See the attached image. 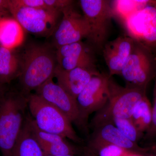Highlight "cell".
Masks as SVG:
<instances>
[{"label":"cell","mask_w":156,"mask_h":156,"mask_svg":"<svg viewBox=\"0 0 156 156\" xmlns=\"http://www.w3.org/2000/svg\"><path fill=\"white\" fill-rule=\"evenodd\" d=\"M50 78L35 90V94L64 114L71 122L79 127L76 100Z\"/></svg>","instance_id":"obj_12"},{"label":"cell","mask_w":156,"mask_h":156,"mask_svg":"<svg viewBox=\"0 0 156 156\" xmlns=\"http://www.w3.org/2000/svg\"><path fill=\"white\" fill-rule=\"evenodd\" d=\"M144 155H143L139 154L133 153L129 152L128 153V154H127V155H126V156H144Z\"/></svg>","instance_id":"obj_32"},{"label":"cell","mask_w":156,"mask_h":156,"mask_svg":"<svg viewBox=\"0 0 156 156\" xmlns=\"http://www.w3.org/2000/svg\"><path fill=\"white\" fill-rule=\"evenodd\" d=\"M105 144L117 146L133 153L144 155L147 147H143L128 139L113 124H107L92 129V134L87 137L86 146L90 149Z\"/></svg>","instance_id":"obj_11"},{"label":"cell","mask_w":156,"mask_h":156,"mask_svg":"<svg viewBox=\"0 0 156 156\" xmlns=\"http://www.w3.org/2000/svg\"><path fill=\"white\" fill-rule=\"evenodd\" d=\"M98 71L78 68L66 70L56 65L53 77L58 85L76 100L79 94L89 83L93 76L99 74Z\"/></svg>","instance_id":"obj_14"},{"label":"cell","mask_w":156,"mask_h":156,"mask_svg":"<svg viewBox=\"0 0 156 156\" xmlns=\"http://www.w3.org/2000/svg\"><path fill=\"white\" fill-rule=\"evenodd\" d=\"M21 59L19 78L20 92L27 96L35 91L50 78H53L57 65L56 52L46 45L31 44Z\"/></svg>","instance_id":"obj_1"},{"label":"cell","mask_w":156,"mask_h":156,"mask_svg":"<svg viewBox=\"0 0 156 156\" xmlns=\"http://www.w3.org/2000/svg\"><path fill=\"white\" fill-rule=\"evenodd\" d=\"M28 97L20 92H6L0 96V151L11 156L28 114Z\"/></svg>","instance_id":"obj_2"},{"label":"cell","mask_w":156,"mask_h":156,"mask_svg":"<svg viewBox=\"0 0 156 156\" xmlns=\"http://www.w3.org/2000/svg\"></svg>","instance_id":"obj_36"},{"label":"cell","mask_w":156,"mask_h":156,"mask_svg":"<svg viewBox=\"0 0 156 156\" xmlns=\"http://www.w3.org/2000/svg\"><path fill=\"white\" fill-rule=\"evenodd\" d=\"M28 100L29 112L40 130L58 134L76 143L84 142L73 128L69 120L58 109L35 93L30 94Z\"/></svg>","instance_id":"obj_4"},{"label":"cell","mask_w":156,"mask_h":156,"mask_svg":"<svg viewBox=\"0 0 156 156\" xmlns=\"http://www.w3.org/2000/svg\"><path fill=\"white\" fill-rule=\"evenodd\" d=\"M44 156H78L75 155H51L47 154H44Z\"/></svg>","instance_id":"obj_33"},{"label":"cell","mask_w":156,"mask_h":156,"mask_svg":"<svg viewBox=\"0 0 156 156\" xmlns=\"http://www.w3.org/2000/svg\"><path fill=\"white\" fill-rule=\"evenodd\" d=\"M6 89L5 86L0 84V96L6 92Z\"/></svg>","instance_id":"obj_31"},{"label":"cell","mask_w":156,"mask_h":156,"mask_svg":"<svg viewBox=\"0 0 156 156\" xmlns=\"http://www.w3.org/2000/svg\"><path fill=\"white\" fill-rule=\"evenodd\" d=\"M10 14L21 27L30 33L46 36L53 33L60 13L50 8H9Z\"/></svg>","instance_id":"obj_8"},{"label":"cell","mask_w":156,"mask_h":156,"mask_svg":"<svg viewBox=\"0 0 156 156\" xmlns=\"http://www.w3.org/2000/svg\"><path fill=\"white\" fill-rule=\"evenodd\" d=\"M148 0H117L111 1V4L114 17L119 18L123 23L128 17L144 8Z\"/></svg>","instance_id":"obj_21"},{"label":"cell","mask_w":156,"mask_h":156,"mask_svg":"<svg viewBox=\"0 0 156 156\" xmlns=\"http://www.w3.org/2000/svg\"><path fill=\"white\" fill-rule=\"evenodd\" d=\"M144 156H155L154 155L152 154H151L150 153H148L147 152V153L145 155H144Z\"/></svg>","instance_id":"obj_34"},{"label":"cell","mask_w":156,"mask_h":156,"mask_svg":"<svg viewBox=\"0 0 156 156\" xmlns=\"http://www.w3.org/2000/svg\"><path fill=\"white\" fill-rule=\"evenodd\" d=\"M9 8H50L46 5L44 0H9Z\"/></svg>","instance_id":"obj_26"},{"label":"cell","mask_w":156,"mask_h":156,"mask_svg":"<svg viewBox=\"0 0 156 156\" xmlns=\"http://www.w3.org/2000/svg\"><path fill=\"white\" fill-rule=\"evenodd\" d=\"M61 22L53 33V43L56 48L64 45L88 39L90 35L89 23L84 15L69 6L62 11Z\"/></svg>","instance_id":"obj_9"},{"label":"cell","mask_w":156,"mask_h":156,"mask_svg":"<svg viewBox=\"0 0 156 156\" xmlns=\"http://www.w3.org/2000/svg\"><path fill=\"white\" fill-rule=\"evenodd\" d=\"M33 125L37 139L44 154L51 155H78L80 153V147L73 145L66 141V138L60 135L41 131L36 126L33 120Z\"/></svg>","instance_id":"obj_15"},{"label":"cell","mask_w":156,"mask_h":156,"mask_svg":"<svg viewBox=\"0 0 156 156\" xmlns=\"http://www.w3.org/2000/svg\"><path fill=\"white\" fill-rule=\"evenodd\" d=\"M78 156H98L86 146L81 147L80 151Z\"/></svg>","instance_id":"obj_29"},{"label":"cell","mask_w":156,"mask_h":156,"mask_svg":"<svg viewBox=\"0 0 156 156\" xmlns=\"http://www.w3.org/2000/svg\"><path fill=\"white\" fill-rule=\"evenodd\" d=\"M11 156H44L35 134L32 118L29 112L16 140Z\"/></svg>","instance_id":"obj_16"},{"label":"cell","mask_w":156,"mask_h":156,"mask_svg":"<svg viewBox=\"0 0 156 156\" xmlns=\"http://www.w3.org/2000/svg\"><path fill=\"white\" fill-rule=\"evenodd\" d=\"M109 78L104 73L93 76L76 98L79 111L78 128L88 136L89 115L102 108L110 96Z\"/></svg>","instance_id":"obj_7"},{"label":"cell","mask_w":156,"mask_h":156,"mask_svg":"<svg viewBox=\"0 0 156 156\" xmlns=\"http://www.w3.org/2000/svg\"><path fill=\"white\" fill-rule=\"evenodd\" d=\"M130 119L143 137L152 121V106L147 96L137 105Z\"/></svg>","instance_id":"obj_20"},{"label":"cell","mask_w":156,"mask_h":156,"mask_svg":"<svg viewBox=\"0 0 156 156\" xmlns=\"http://www.w3.org/2000/svg\"><path fill=\"white\" fill-rule=\"evenodd\" d=\"M147 147L148 149V152L156 156V140Z\"/></svg>","instance_id":"obj_30"},{"label":"cell","mask_w":156,"mask_h":156,"mask_svg":"<svg viewBox=\"0 0 156 156\" xmlns=\"http://www.w3.org/2000/svg\"><path fill=\"white\" fill-rule=\"evenodd\" d=\"M121 75L126 81V87L146 89L156 76V57L152 50L134 40L133 49Z\"/></svg>","instance_id":"obj_6"},{"label":"cell","mask_w":156,"mask_h":156,"mask_svg":"<svg viewBox=\"0 0 156 156\" xmlns=\"http://www.w3.org/2000/svg\"><path fill=\"white\" fill-rule=\"evenodd\" d=\"M46 5L50 9L62 13L65 9L73 5V1L70 0H44Z\"/></svg>","instance_id":"obj_27"},{"label":"cell","mask_w":156,"mask_h":156,"mask_svg":"<svg viewBox=\"0 0 156 156\" xmlns=\"http://www.w3.org/2000/svg\"><path fill=\"white\" fill-rule=\"evenodd\" d=\"M90 149L98 156H126L130 152L117 146L111 144H105Z\"/></svg>","instance_id":"obj_24"},{"label":"cell","mask_w":156,"mask_h":156,"mask_svg":"<svg viewBox=\"0 0 156 156\" xmlns=\"http://www.w3.org/2000/svg\"><path fill=\"white\" fill-rule=\"evenodd\" d=\"M134 40L128 35L117 37L107 42L101 53L109 69L108 75H121L123 66L131 54Z\"/></svg>","instance_id":"obj_13"},{"label":"cell","mask_w":156,"mask_h":156,"mask_svg":"<svg viewBox=\"0 0 156 156\" xmlns=\"http://www.w3.org/2000/svg\"><path fill=\"white\" fill-rule=\"evenodd\" d=\"M156 17V1H149L144 8L131 14L123 23L128 35L139 42Z\"/></svg>","instance_id":"obj_17"},{"label":"cell","mask_w":156,"mask_h":156,"mask_svg":"<svg viewBox=\"0 0 156 156\" xmlns=\"http://www.w3.org/2000/svg\"><path fill=\"white\" fill-rule=\"evenodd\" d=\"M139 42L151 50L156 48V17L148 27Z\"/></svg>","instance_id":"obj_25"},{"label":"cell","mask_w":156,"mask_h":156,"mask_svg":"<svg viewBox=\"0 0 156 156\" xmlns=\"http://www.w3.org/2000/svg\"><path fill=\"white\" fill-rule=\"evenodd\" d=\"M96 53L92 46L82 41L64 45L56 50L57 65L66 70L80 68L98 71Z\"/></svg>","instance_id":"obj_10"},{"label":"cell","mask_w":156,"mask_h":156,"mask_svg":"<svg viewBox=\"0 0 156 156\" xmlns=\"http://www.w3.org/2000/svg\"><path fill=\"white\" fill-rule=\"evenodd\" d=\"M154 89L153 105L152 106V121L150 127L142 137L143 140L148 143H152L156 140V76Z\"/></svg>","instance_id":"obj_23"},{"label":"cell","mask_w":156,"mask_h":156,"mask_svg":"<svg viewBox=\"0 0 156 156\" xmlns=\"http://www.w3.org/2000/svg\"><path fill=\"white\" fill-rule=\"evenodd\" d=\"M2 17H0V19H2Z\"/></svg>","instance_id":"obj_35"},{"label":"cell","mask_w":156,"mask_h":156,"mask_svg":"<svg viewBox=\"0 0 156 156\" xmlns=\"http://www.w3.org/2000/svg\"><path fill=\"white\" fill-rule=\"evenodd\" d=\"M21 59L11 49L0 46V84L9 83L19 77Z\"/></svg>","instance_id":"obj_18"},{"label":"cell","mask_w":156,"mask_h":156,"mask_svg":"<svg viewBox=\"0 0 156 156\" xmlns=\"http://www.w3.org/2000/svg\"><path fill=\"white\" fill-rule=\"evenodd\" d=\"M22 28L18 23L10 17L0 19V45L11 49L20 43Z\"/></svg>","instance_id":"obj_19"},{"label":"cell","mask_w":156,"mask_h":156,"mask_svg":"<svg viewBox=\"0 0 156 156\" xmlns=\"http://www.w3.org/2000/svg\"><path fill=\"white\" fill-rule=\"evenodd\" d=\"M146 89L144 88L121 87L110 77L108 101L95 112L89 128L92 130L101 125L113 124V120L116 118L130 119L136 107L146 97Z\"/></svg>","instance_id":"obj_3"},{"label":"cell","mask_w":156,"mask_h":156,"mask_svg":"<svg viewBox=\"0 0 156 156\" xmlns=\"http://www.w3.org/2000/svg\"><path fill=\"white\" fill-rule=\"evenodd\" d=\"M113 123L123 135L134 143L138 144L140 139L142 138L130 119L116 118Z\"/></svg>","instance_id":"obj_22"},{"label":"cell","mask_w":156,"mask_h":156,"mask_svg":"<svg viewBox=\"0 0 156 156\" xmlns=\"http://www.w3.org/2000/svg\"><path fill=\"white\" fill-rule=\"evenodd\" d=\"M110 1L80 0V5L89 23L90 33L88 44L96 53H101L108 38L114 17Z\"/></svg>","instance_id":"obj_5"},{"label":"cell","mask_w":156,"mask_h":156,"mask_svg":"<svg viewBox=\"0 0 156 156\" xmlns=\"http://www.w3.org/2000/svg\"><path fill=\"white\" fill-rule=\"evenodd\" d=\"M9 0H0V17L5 18L8 17L9 13H10L9 9Z\"/></svg>","instance_id":"obj_28"}]
</instances>
